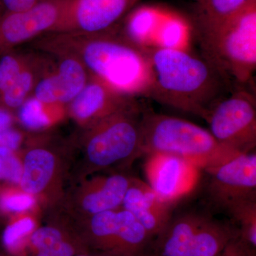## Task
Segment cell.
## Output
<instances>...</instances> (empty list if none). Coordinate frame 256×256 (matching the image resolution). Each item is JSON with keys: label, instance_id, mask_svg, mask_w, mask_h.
Here are the masks:
<instances>
[{"label": "cell", "instance_id": "1", "mask_svg": "<svg viewBox=\"0 0 256 256\" xmlns=\"http://www.w3.org/2000/svg\"><path fill=\"white\" fill-rule=\"evenodd\" d=\"M30 43L35 50L48 54L73 55L90 77L124 95L134 98L150 97L153 72L148 48L128 41L119 25L100 33L52 32Z\"/></svg>", "mask_w": 256, "mask_h": 256}, {"label": "cell", "instance_id": "2", "mask_svg": "<svg viewBox=\"0 0 256 256\" xmlns=\"http://www.w3.org/2000/svg\"><path fill=\"white\" fill-rule=\"evenodd\" d=\"M153 72L150 98L205 120L229 87L208 62L184 50L148 48Z\"/></svg>", "mask_w": 256, "mask_h": 256}, {"label": "cell", "instance_id": "3", "mask_svg": "<svg viewBox=\"0 0 256 256\" xmlns=\"http://www.w3.org/2000/svg\"><path fill=\"white\" fill-rule=\"evenodd\" d=\"M142 152L144 156H176L204 170L239 154L220 146L210 131L193 122L146 110L142 119Z\"/></svg>", "mask_w": 256, "mask_h": 256}, {"label": "cell", "instance_id": "4", "mask_svg": "<svg viewBox=\"0 0 256 256\" xmlns=\"http://www.w3.org/2000/svg\"><path fill=\"white\" fill-rule=\"evenodd\" d=\"M204 58L229 87L242 88L256 69V0L218 28L198 34Z\"/></svg>", "mask_w": 256, "mask_h": 256}, {"label": "cell", "instance_id": "5", "mask_svg": "<svg viewBox=\"0 0 256 256\" xmlns=\"http://www.w3.org/2000/svg\"><path fill=\"white\" fill-rule=\"evenodd\" d=\"M144 110L137 101L88 128L86 150L94 168H108L142 156Z\"/></svg>", "mask_w": 256, "mask_h": 256}, {"label": "cell", "instance_id": "6", "mask_svg": "<svg viewBox=\"0 0 256 256\" xmlns=\"http://www.w3.org/2000/svg\"><path fill=\"white\" fill-rule=\"evenodd\" d=\"M82 240L89 250L118 256L148 255L154 244L146 229L122 206L92 215Z\"/></svg>", "mask_w": 256, "mask_h": 256}, {"label": "cell", "instance_id": "7", "mask_svg": "<svg viewBox=\"0 0 256 256\" xmlns=\"http://www.w3.org/2000/svg\"><path fill=\"white\" fill-rule=\"evenodd\" d=\"M206 121L210 132L220 146L237 154L255 151L256 98L244 88L220 100Z\"/></svg>", "mask_w": 256, "mask_h": 256}, {"label": "cell", "instance_id": "8", "mask_svg": "<svg viewBox=\"0 0 256 256\" xmlns=\"http://www.w3.org/2000/svg\"><path fill=\"white\" fill-rule=\"evenodd\" d=\"M205 171L210 176L207 188L210 201L224 212L256 198V151L237 154Z\"/></svg>", "mask_w": 256, "mask_h": 256}, {"label": "cell", "instance_id": "9", "mask_svg": "<svg viewBox=\"0 0 256 256\" xmlns=\"http://www.w3.org/2000/svg\"><path fill=\"white\" fill-rule=\"evenodd\" d=\"M69 0H47L31 9L0 16V56L24 44L54 32Z\"/></svg>", "mask_w": 256, "mask_h": 256}, {"label": "cell", "instance_id": "10", "mask_svg": "<svg viewBox=\"0 0 256 256\" xmlns=\"http://www.w3.org/2000/svg\"><path fill=\"white\" fill-rule=\"evenodd\" d=\"M140 0H69L54 32L100 33L118 26Z\"/></svg>", "mask_w": 256, "mask_h": 256}, {"label": "cell", "instance_id": "11", "mask_svg": "<svg viewBox=\"0 0 256 256\" xmlns=\"http://www.w3.org/2000/svg\"><path fill=\"white\" fill-rule=\"evenodd\" d=\"M53 62L37 82L32 96L46 104L67 106L86 86L90 75L73 55L50 54Z\"/></svg>", "mask_w": 256, "mask_h": 256}, {"label": "cell", "instance_id": "12", "mask_svg": "<svg viewBox=\"0 0 256 256\" xmlns=\"http://www.w3.org/2000/svg\"><path fill=\"white\" fill-rule=\"evenodd\" d=\"M146 156L148 184L162 201L174 204L196 182L198 168L188 161L166 154Z\"/></svg>", "mask_w": 256, "mask_h": 256}, {"label": "cell", "instance_id": "13", "mask_svg": "<svg viewBox=\"0 0 256 256\" xmlns=\"http://www.w3.org/2000/svg\"><path fill=\"white\" fill-rule=\"evenodd\" d=\"M137 101L90 76L86 86L66 107L72 117L88 128Z\"/></svg>", "mask_w": 256, "mask_h": 256}, {"label": "cell", "instance_id": "14", "mask_svg": "<svg viewBox=\"0 0 256 256\" xmlns=\"http://www.w3.org/2000/svg\"><path fill=\"white\" fill-rule=\"evenodd\" d=\"M172 206L162 201L149 184L136 178H131L122 204V208L132 214L154 242L172 217Z\"/></svg>", "mask_w": 256, "mask_h": 256}, {"label": "cell", "instance_id": "15", "mask_svg": "<svg viewBox=\"0 0 256 256\" xmlns=\"http://www.w3.org/2000/svg\"><path fill=\"white\" fill-rule=\"evenodd\" d=\"M205 216L195 212L172 216L154 242V256H192L195 236Z\"/></svg>", "mask_w": 256, "mask_h": 256}, {"label": "cell", "instance_id": "16", "mask_svg": "<svg viewBox=\"0 0 256 256\" xmlns=\"http://www.w3.org/2000/svg\"><path fill=\"white\" fill-rule=\"evenodd\" d=\"M53 58L44 52H30L28 63L12 86L0 96V108L16 111L33 94L40 78L50 68Z\"/></svg>", "mask_w": 256, "mask_h": 256}, {"label": "cell", "instance_id": "17", "mask_svg": "<svg viewBox=\"0 0 256 256\" xmlns=\"http://www.w3.org/2000/svg\"><path fill=\"white\" fill-rule=\"evenodd\" d=\"M131 178L122 174H114L96 181L84 197V210L92 216L120 208Z\"/></svg>", "mask_w": 256, "mask_h": 256}, {"label": "cell", "instance_id": "18", "mask_svg": "<svg viewBox=\"0 0 256 256\" xmlns=\"http://www.w3.org/2000/svg\"><path fill=\"white\" fill-rule=\"evenodd\" d=\"M165 12L151 6L134 8L119 24L122 34L141 48L154 46V37Z\"/></svg>", "mask_w": 256, "mask_h": 256}, {"label": "cell", "instance_id": "19", "mask_svg": "<svg viewBox=\"0 0 256 256\" xmlns=\"http://www.w3.org/2000/svg\"><path fill=\"white\" fill-rule=\"evenodd\" d=\"M239 236V229L234 224L206 215L195 236L192 256H218Z\"/></svg>", "mask_w": 256, "mask_h": 256}, {"label": "cell", "instance_id": "20", "mask_svg": "<svg viewBox=\"0 0 256 256\" xmlns=\"http://www.w3.org/2000/svg\"><path fill=\"white\" fill-rule=\"evenodd\" d=\"M55 158L50 151L34 148L25 156L20 185L25 193L36 194L43 191L53 176Z\"/></svg>", "mask_w": 256, "mask_h": 256}, {"label": "cell", "instance_id": "21", "mask_svg": "<svg viewBox=\"0 0 256 256\" xmlns=\"http://www.w3.org/2000/svg\"><path fill=\"white\" fill-rule=\"evenodd\" d=\"M252 0H201L198 2V32L218 28L233 18Z\"/></svg>", "mask_w": 256, "mask_h": 256}, {"label": "cell", "instance_id": "22", "mask_svg": "<svg viewBox=\"0 0 256 256\" xmlns=\"http://www.w3.org/2000/svg\"><path fill=\"white\" fill-rule=\"evenodd\" d=\"M66 106L58 104H46L30 96L16 110L18 122L30 130H42L50 127L54 121V114L65 109Z\"/></svg>", "mask_w": 256, "mask_h": 256}, {"label": "cell", "instance_id": "23", "mask_svg": "<svg viewBox=\"0 0 256 256\" xmlns=\"http://www.w3.org/2000/svg\"><path fill=\"white\" fill-rule=\"evenodd\" d=\"M188 30V23L181 16L165 12L156 31L153 47L184 50Z\"/></svg>", "mask_w": 256, "mask_h": 256}, {"label": "cell", "instance_id": "24", "mask_svg": "<svg viewBox=\"0 0 256 256\" xmlns=\"http://www.w3.org/2000/svg\"><path fill=\"white\" fill-rule=\"evenodd\" d=\"M226 213L236 224L240 237L256 248V198L240 202Z\"/></svg>", "mask_w": 256, "mask_h": 256}, {"label": "cell", "instance_id": "25", "mask_svg": "<svg viewBox=\"0 0 256 256\" xmlns=\"http://www.w3.org/2000/svg\"><path fill=\"white\" fill-rule=\"evenodd\" d=\"M30 52L13 50L0 56V96L12 86L28 63Z\"/></svg>", "mask_w": 256, "mask_h": 256}, {"label": "cell", "instance_id": "26", "mask_svg": "<svg viewBox=\"0 0 256 256\" xmlns=\"http://www.w3.org/2000/svg\"><path fill=\"white\" fill-rule=\"evenodd\" d=\"M72 238L60 228L53 226H44L33 230L30 234V246L33 254L43 252L58 245L60 242Z\"/></svg>", "mask_w": 256, "mask_h": 256}, {"label": "cell", "instance_id": "27", "mask_svg": "<svg viewBox=\"0 0 256 256\" xmlns=\"http://www.w3.org/2000/svg\"><path fill=\"white\" fill-rule=\"evenodd\" d=\"M34 227V222L31 218H21L9 224L2 235L3 244L6 250L14 254L24 239L33 232Z\"/></svg>", "mask_w": 256, "mask_h": 256}, {"label": "cell", "instance_id": "28", "mask_svg": "<svg viewBox=\"0 0 256 256\" xmlns=\"http://www.w3.org/2000/svg\"><path fill=\"white\" fill-rule=\"evenodd\" d=\"M15 150L0 148V180L20 184L23 172V164L14 154Z\"/></svg>", "mask_w": 256, "mask_h": 256}, {"label": "cell", "instance_id": "29", "mask_svg": "<svg viewBox=\"0 0 256 256\" xmlns=\"http://www.w3.org/2000/svg\"><path fill=\"white\" fill-rule=\"evenodd\" d=\"M34 204V198L28 193H18L10 190L0 192V208L6 212H24Z\"/></svg>", "mask_w": 256, "mask_h": 256}, {"label": "cell", "instance_id": "30", "mask_svg": "<svg viewBox=\"0 0 256 256\" xmlns=\"http://www.w3.org/2000/svg\"><path fill=\"white\" fill-rule=\"evenodd\" d=\"M217 256H256V248L249 245L240 235L229 242Z\"/></svg>", "mask_w": 256, "mask_h": 256}, {"label": "cell", "instance_id": "31", "mask_svg": "<svg viewBox=\"0 0 256 256\" xmlns=\"http://www.w3.org/2000/svg\"><path fill=\"white\" fill-rule=\"evenodd\" d=\"M47 0H0V8L4 12H18L31 9Z\"/></svg>", "mask_w": 256, "mask_h": 256}, {"label": "cell", "instance_id": "32", "mask_svg": "<svg viewBox=\"0 0 256 256\" xmlns=\"http://www.w3.org/2000/svg\"><path fill=\"white\" fill-rule=\"evenodd\" d=\"M23 134L22 132L13 128L0 132V148H8L16 151L21 146Z\"/></svg>", "mask_w": 256, "mask_h": 256}, {"label": "cell", "instance_id": "33", "mask_svg": "<svg viewBox=\"0 0 256 256\" xmlns=\"http://www.w3.org/2000/svg\"><path fill=\"white\" fill-rule=\"evenodd\" d=\"M15 119L16 118L12 112L0 108V132L12 128Z\"/></svg>", "mask_w": 256, "mask_h": 256}, {"label": "cell", "instance_id": "34", "mask_svg": "<svg viewBox=\"0 0 256 256\" xmlns=\"http://www.w3.org/2000/svg\"><path fill=\"white\" fill-rule=\"evenodd\" d=\"M75 256H118L111 255V254H104V252H92V250H88V252H80ZM143 256H154V254H148V255Z\"/></svg>", "mask_w": 256, "mask_h": 256}, {"label": "cell", "instance_id": "35", "mask_svg": "<svg viewBox=\"0 0 256 256\" xmlns=\"http://www.w3.org/2000/svg\"><path fill=\"white\" fill-rule=\"evenodd\" d=\"M194 1H196L197 3L200 2L201 0H194Z\"/></svg>", "mask_w": 256, "mask_h": 256}, {"label": "cell", "instance_id": "36", "mask_svg": "<svg viewBox=\"0 0 256 256\" xmlns=\"http://www.w3.org/2000/svg\"><path fill=\"white\" fill-rule=\"evenodd\" d=\"M0 256H2L0 255Z\"/></svg>", "mask_w": 256, "mask_h": 256}]
</instances>
